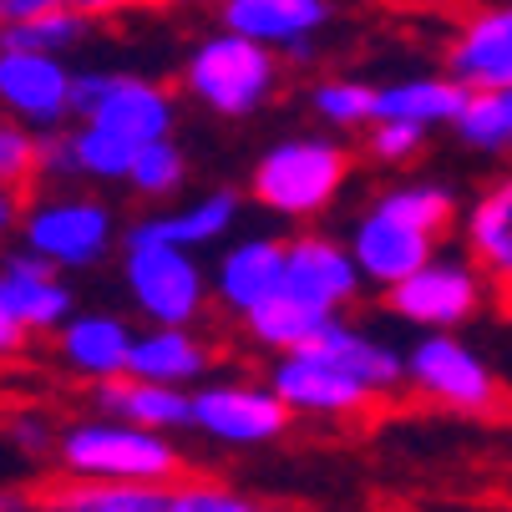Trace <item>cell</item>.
Instances as JSON below:
<instances>
[{"mask_svg":"<svg viewBox=\"0 0 512 512\" xmlns=\"http://www.w3.org/2000/svg\"><path fill=\"white\" fill-rule=\"evenodd\" d=\"M457 229V193L436 178H411L391 183L360 208L350 224L345 244L365 274V284H376L381 295L411 279L421 264L442 254V239Z\"/></svg>","mask_w":512,"mask_h":512,"instance_id":"cell-1","label":"cell"},{"mask_svg":"<svg viewBox=\"0 0 512 512\" xmlns=\"http://www.w3.org/2000/svg\"><path fill=\"white\" fill-rule=\"evenodd\" d=\"M56 472L71 482H137V487H173L188 477V462L168 431H148L117 416H82L61 426Z\"/></svg>","mask_w":512,"mask_h":512,"instance_id":"cell-2","label":"cell"},{"mask_svg":"<svg viewBox=\"0 0 512 512\" xmlns=\"http://www.w3.org/2000/svg\"><path fill=\"white\" fill-rule=\"evenodd\" d=\"M355 168V153L330 132H300L284 137L274 148L259 153L254 173H249V198L289 224H310L325 208H335V198L345 193Z\"/></svg>","mask_w":512,"mask_h":512,"instance_id":"cell-3","label":"cell"},{"mask_svg":"<svg viewBox=\"0 0 512 512\" xmlns=\"http://www.w3.org/2000/svg\"><path fill=\"white\" fill-rule=\"evenodd\" d=\"M16 239L21 249L56 264L61 274H77V269L102 264L117 249L122 229H117V208L107 198L82 193V188H46L26 198Z\"/></svg>","mask_w":512,"mask_h":512,"instance_id":"cell-4","label":"cell"},{"mask_svg":"<svg viewBox=\"0 0 512 512\" xmlns=\"http://www.w3.org/2000/svg\"><path fill=\"white\" fill-rule=\"evenodd\" d=\"M122 284L132 310L148 325L168 330H193L213 300V274L198 264V254L148 239L137 229L122 234Z\"/></svg>","mask_w":512,"mask_h":512,"instance_id":"cell-5","label":"cell"},{"mask_svg":"<svg viewBox=\"0 0 512 512\" xmlns=\"http://www.w3.org/2000/svg\"><path fill=\"white\" fill-rule=\"evenodd\" d=\"M183 92L218 117H249L279 92V51L218 26L188 51Z\"/></svg>","mask_w":512,"mask_h":512,"instance_id":"cell-6","label":"cell"},{"mask_svg":"<svg viewBox=\"0 0 512 512\" xmlns=\"http://www.w3.org/2000/svg\"><path fill=\"white\" fill-rule=\"evenodd\" d=\"M406 386L416 396H426L431 406H447V411H462V416H487V411L502 406L497 371L457 330L416 335V345L406 350Z\"/></svg>","mask_w":512,"mask_h":512,"instance_id":"cell-7","label":"cell"},{"mask_svg":"<svg viewBox=\"0 0 512 512\" xmlns=\"http://www.w3.org/2000/svg\"><path fill=\"white\" fill-rule=\"evenodd\" d=\"M77 122L107 127L137 148L173 137L178 127V102L163 82L137 77V71H77V102H71Z\"/></svg>","mask_w":512,"mask_h":512,"instance_id":"cell-8","label":"cell"},{"mask_svg":"<svg viewBox=\"0 0 512 512\" xmlns=\"http://www.w3.org/2000/svg\"><path fill=\"white\" fill-rule=\"evenodd\" d=\"M487 289L492 284H487V274L477 269L472 254H436L411 279L386 289V310L396 320H406L411 330H421V335H431V330H462L482 310Z\"/></svg>","mask_w":512,"mask_h":512,"instance_id":"cell-9","label":"cell"},{"mask_svg":"<svg viewBox=\"0 0 512 512\" xmlns=\"http://www.w3.org/2000/svg\"><path fill=\"white\" fill-rule=\"evenodd\" d=\"M269 386L279 391V401L289 411L310 416V421H355L365 411H376V401H381L355 371H345L320 345H305L295 355H274Z\"/></svg>","mask_w":512,"mask_h":512,"instance_id":"cell-10","label":"cell"},{"mask_svg":"<svg viewBox=\"0 0 512 512\" xmlns=\"http://www.w3.org/2000/svg\"><path fill=\"white\" fill-rule=\"evenodd\" d=\"M295 411L269 381H203L193 391V431L213 447H269L289 431Z\"/></svg>","mask_w":512,"mask_h":512,"instance_id":"cell-11","label":"cell"},{"mask_svg":"<svg viewBox=\"0 0 512 512\" xmlns=\"http://www.w3.org/2000/svg\"><path fill=\"white\" fill-rule=\"evenodd\" d=\"M77 71L66 56L46 51H0V112L36 127V132H61L77 122Z\"/></svg>","mask_w":512,"mask_h":512,"instance_id":"cell-12","label":"cell"},{"mask_svg":"<svg viewBox=\"0 0 512 512\" xmlns=\"http://www.w3.org/2000/svg\"><path fill=\"white\" fill-rule=\"evenodd\" d=\"M360 289H365V274L345 239L320 234V229H305L289 239V249H284V295L289 300L340 320L360 300Z\"/></svg>","mask_w":512,"mask_h":512,"instance_id":"cell-13","label":"cell"},{"mask_svg":"<svg viewBox=\"0 0 512 512\" xmlns=\"http://www.w3.org/2000/svg\"><path fill=\"white\" fill-rule=\"evenodd\" d=\"M284 249H289V239H274V234L229 239L213 264V305L244 325L269 300H279L284 295Z\"/></svg>","mask_w":512,"mask_h":512,"instance_id":"cell-14","label":"cell"},{"mask_svg":"<svg viewBox=\"0 0 512 512\" xmlns=\"http://www.w3.org/2000/svg\"><path fill=\"white\" fill-rule=\"evenodd\" d=\"M218 26L249 36L289 61H310L315 36L330 26V0H224Z\"/></svg>","mask_w":512,"mask_h":512,"instance_id":"cell-15","label":"cell"},{"mask_svg":"<svg viewBox=\"0 0 512 512\" xmlns=\"http://www.w3.org/2000/svg\"><path fill=\"white\" fill-rule=\"evenodd\" d=\"M447 77L467 92L512 87V0H492L457 21L447 41Z\"/></svg>","mask_w":512,"mask_h":512,"instance_id":"cell-16","label":"cell"},{"mask_svg":"<svg viewBox=\"0 0 512 512\" xmlns=\"http://www.w3.org/2000/svg\"><path fill=\"white\" fill-rule=\"evenodd\" d=\"M132 345H137V330L112 310H77L56 330V360L66 365V376H77L87 386H107L127 376Z\"/></svg>","mask_w":512,"mask_h":512,"instance_id":"cell-17","label":"cell"},{"mask_svg":"<svg viewBox=\"0 0 512 512\" xmlns=\"http://www.w3.org/2000/svg\"><path fill=\"white\" fill-rule=\"evenodd\" d=\"M0 295L16 310V320L31 335H56L71 315H77V295L56 264L36 259L31 249H6L0 254Z\"/></svg>","mask_w":512,"mask_h":512,"instance_id":"cell-18","label":"cell"},{"mask_svg":"<svg viewBox=\"0 0 512 512\" xmlns=\"http://www.w3.org/2000/svg\"><path fill=\"white\" fill-rule=\"evenodd\" d=\"M462 249L477 259L487 284L512 305V168L497 173L462 208Z\"/></svg>","mask_w":512,"mask_h":512,"instance_id":"cell-19","label":"cell"},{"mask_svg":"<svg viewBox=\"0 0 512 512\" xmlns=\"http://www.w3.org/2000/svg\"><path fill=\"white\" fill-rule=\"evenodd\" d=\"M239 213H244V198L234 188H208L178 208H163V213H148V218H137V234H148V239H163V244H178L188 254L198 249H224L234 239V224H239Z\"/></svg>","mask_w":512,"mask_h":512,"instance_id":"cell-20","label":"cell"},{"mask_svg":"<svg viewBox=\"0 0 512 512\" xmlns=\"http://www.w3.org/2000/svg\"><path fill=\"white\" fill-rule=\"evenodd\" d=\"M208 371H213V345L198 330H168V325L137 330L127 376L163 381V386H178V391H198L208 381Z\"/></svg>","mask_w":512,"mask_h":512,"instance_id":"cell-21","label":"cell"},{"mask_svg":"<svg viewBox=\"0 0 512 512\" xmlns=\"http://www.w3.org/2000/svg\"><path fill=\"white\" fill-rule=\"evenodd\" d=\"M92 411L173 436V431L193 426V391H178V386H163V381H142V376H117L107 386H92Z\"/></svg>","mask_w":512,"mask_h":512,"instance_id":"cell-22","label":"cell"},{"mask_svg":"<svg viewBox=\"0 0 512 512\" xmlns=\"http://www.w3.org/2000/svg\"><path fill=\"white\" fill-rule=\"evenodd\" d=\"M467 107V87L447 71H416V77H396L381 87V117L376 122H411L421 132L457 127Z\"/></svg>","mask_w":512,"mask_h":512,"instance_id":"cell-23","label":"cell"},{"mask_svg":"<svg viewBox=\"0 0 512 512\" xmlns=\"http://www.w3.org/2000/svg\"><path fill=\"white\" fill-rule=\"evenodd\" d=\"M41 512H173V487H137V482H46L36 492Z\"/></svg>","mask_w":512,"mask_h":512,"instance_id":"cell-24","label":"cell"},{"mask_svg":"<svg viewBox=\"0 0 512 512\" xmlns=\"http://www.w3.org/2000/svg\"><path fill=\"white\" fill-rule=\"evenodd\" d=\"M330 325H335L330 315H320V310H310V305H300V300L279 295V300H269L259 315L244 320V335H249L259 350H269V355H295V350L315 345Z\"/></svg>","mask_w":512,"mask_h":512,"instance_id":"cell-25","label":"cell"},{"mask_svg":"<svg viewBox=\"0 0 512 512\" xmlns=\"http://www.w3.org/2000/svg\"><path fill=\"white\" fill-rule=\"evenodd\" d=\"M310 112L335 132H371L381 117V87L360 77H325L310 87Z\"/></svg>","mask_w":512,"mask_h":512,"instance_id":"cell-26","label":"cell"},{"mask_svg":"<svg viewBox=\"0 0 512 512\" xmlns=\"http://www.w3.org/2000/svg\"><path fill=\"white\" fill-rule=\"evenodd\" d=\"M457 142L482 158H507L512 153V87L497 92H467V107L457 117Z\"/></svg>","mask_w":512,"mask_h":512,"instance_id":"cell-27","label":"cell"},{"mask_svg":"<svg viewBox=\"0 0 512 512\" xmlns=\"http://www.w3.org/2000/svg\"><path fill=\"white\" fill-rule=\"evenodd\" d=\"M92 31V16L71 11V6H56L46 16H31L11 31H0V51H46V56H66L71 46H82Z\"/></svg>","mask_w":512,"mask_h":512,"instance_id":"cell-28","label":"cell"},{"mask_svg":"<svg viewBox=\"0 0 512 512\" xmlns=\"http://www.w3.org/2000/svg\"><path fill=\"white\" fill-rule=\"evenodd\" d=\"M188 178V158L178 148V137H163V142H148V148H137V163H132V178L127 188L148 203H163L183 188Z\"/></svg>","mask_w":512,"mask_h":512,"instance_id":"cell-29","label":"cell"},{"mask_svg":"<svg viewBox=\"0 0 512 512\" xmlns=\"http://www.w3.org/2000/svg\"><path fill=\"white\" fill-rule=\"evenodd\" d=\"M41 137L46 132H36V127L0 112V183L6 188L26 193V188L41 183Z\"/></svg>","mask_w":512,"mask_h":512,"instance_id":"cell-30","label":"cell"},{"mask_svg":"<svg viewBox=\"0 0 512 512\" xmlns=\"http://www.w3.org/2000/svg\"><path fill=\"white\" fill-rule=\"evenodd\" d=\"M173 512H279V507L264 497H244L229 482H213V477H178Z\"/></svg>","mask_w":512,"mask_h":512,"instance_id":"cell-31","label":"cell"},{"mask_svg":"<svg viewBox=\"0 0 512 512\" xmlns=\"http://www.w3.org/2000/svg\"><path fill=\"white\" fill-rule=\"evenodd\" d=\"M6 436H11V447H16L21 457H31V462H56L61 426H56L46 411H36V406L11 411V416H6Z\"/></svg>","mask_w":512,"mask_h":512,"instance_id":"cell-32","label":"cell"},{"mask_svg":"<svg viewBox=\"0 0 512 512\" xmlns=\"http://www.w3.org/2000/svg\"><path fill=\"white\" fill-rule=\"evenodd\" d=\"M426 137L431 132H421L411 122H376L371 132H365V153H371L376 163H386V168H401L426 148Z\"/></svg>","mask_w":512,"mask_h":512,"instance_id":"cell-33","label":"cell"},{"mask_svg":"<svg viewBox=\"0 0 512 512\" xmlns=\"http://www.w3.org/2000/svg\"><path fill=\"white\" fill-rule=\"evenodd\" d=\"M31 330L16 320V310L6 305V295H0V365H11V360H21L26 350H31Z\"/></svg>","mask_w":512,"mask_h":512,"instance_id":"cell-34","label":"cell"},{"mask_svg":"<svg viewBox=\"0 0 512 512\" xmlns=\"http://www.w3.org/2000/svg\"><path fill=\"white\" fill-rule=\"evenodd\" d=\"M56 6H66V0H0V31H11V26H21L31 16H46Z\"/></svg>","mask_w":512,"mask_h":512,"instance_id":"cell-35","label":"cell"},{"mask_svg":"<svg viewBox=\"0 0 512 512\" xmlns=\"http://www.w3.org/2000/svg\"><path fill=\"white\" fill-rule=\"evenodd\" d=\"M21 213H26V193L0 183V239H11L21 229Z\"/></svg>","mask_w":512,"mask_h":512,"instance_id":"cell-36","label":"cell"},{"mask_svg":"<svg viewBox=\"0 0 512 512\" xmlns=\"http://www.w3.org/2000/svg\"><path fill=\"white\" fill-rule=\"evenodd\" d=\"M0 512H41L36 492H21V487H0Z\"/></svg>","mask_w":512,"mask_h":512,"instance_id":"cell-37","label":"cell"},{"mask_svg":"<svg viewBox=\"0 0 512 512\" xmlns=\"http://www.w3.org/2000/svg\"><path fill=\"white\" fill-rule=\"evenodd\" d=\"M153 6H203V0H153ZM224 6V0H218Z\"/></svg>","mask_w":512,"mask_h":512,"instance_id":"cell-38","label":"cell"}]
</instances>
